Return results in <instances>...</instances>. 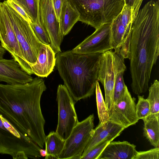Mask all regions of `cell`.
Wrapping results in <instances>:
<instances>
[{"mask_svg": "<svg viewBox=\"0 0 159 159\" xmlns=\"http://www.w3.org/2000/svg\"><path fill=\"white\" fill-rule=\"evenodd\" d=\"M47 89L39 77L25 84L0 83V114L23 137L29 138L41 148L45 144V119L40 100Z\"/></svg>", "mask_w": 159, "mask_h": 159, "instance_id": "obj_1", "label": "cell"}, {"mask_svg": "<svg viewBox=\"0 0 159 159\" xmlns=\"http://www.w3.org/2000/svg\"><path fill=\"white\" fill-rule=\"evenodd\" d=\"M129 51L131 86L139 95L148 89L159 55V0H151L139 10L132 25Z\"/></svg>", "mask_w": 159, "mask_h": 159, "instance_id": "obj_2", "label": "cell"}, {"mask_svg": "<svg viewBox=\"0 0 159 159\" xmlns=\"http://www.w3.org/2000/svg\"><path fill=\"white\" fill-rule=\"evenodd\" d=\"M102 53L80 55L69 50L56 54L55 66L75 102L93 94Z\"/></svg>", "mask_w": 159, "mask_h": 159, "instance_id": "obj_3", "label": "cell"}, {"mask_svg": "<svg viewBox=\"0 0 159 159\" xmlns=\"http://www.w3.org/2000/svg\"><path fill=\"white\" fill-rule=\"evenodd\" d=\"M79 15V21L95 29L111 24L121 12L124 0H68Z\"/></svg>", "mask_w": 159, "mask_h": 159, "instance_id": "obj_4", "label": "cell"}, {"mask_svg": "<svg viewBox=\"0 0 159 159\" xmlns=\"http://www.w3.org/2000/svg\"><path fill=\"white\" fill-rule=\"evenodd\" d=\"M5 9L14 31L24 59L31 75V66L36 62L42 43L39 39L30 23L13 7L3 2Z\"/></svg>", "mask_w": 159, "mask_h": 159, "instance_id": "obj_5", "label": "cell"}, {"mask_svg": "<svg viewBox=\"0 0 159 159\" xmlns=\"http://www.w3.org/2000/svg\"><path fill=\"white\" fill-rule=\"evenodd\" d=\"M124 58L118 52L112 50L102 53L99 63L98 81L104 87L105 103L110 112L114 105V90L117 75L126 68Z\"/></svg>", "mask_w": 159, "mask_h": 159, "instance_id": "obj_6", "label": "cell"}, {"mask_svg": "<svg viewBox=\"0 0 159 159\" xmlns=\"http://www.w3.org/2000/svg\"><path fill=\"white\" fill-rule=\"evenodd\" d=\"M94 119V115L92 114L78 123L65 140L58 159H81L93 133Z\"/></svg>", "mask_w": 159, "mask_h": 159, "instance_id": "obj_7", "label": "cell"}, {"mask_svg": "<svg viewBox=\"0 0 159 159\" xmlns=\"http://www.w3.org/2000/svg\"><path fill=\"white\" fill-rule=\"evenodd\" d=\"M58 122L56 132L65 141L79 122L75 108V102L64 85L57 88Z\"/></svg>", "mask_w": 159, "mask_h": 159, "instance_id": "obj_8", "label": "cell"}, {"mask_svg": "<svg viewBox=\"0 0 159 159\" xmlns=\"http://www.w3.org/2000/svg\"><path fill=\"white\" fill-rule=\"evenodd\" d=\"M40 148L30 139H20L15 136L4 126L0 118V153L8 154L13 159L17 153L24 151L28 158L41 157Z\"/></svg>", "mask_w": 159, "mask_h": 159, "instance_id": "obj_9", "label": "cell"}, {"mask_svg": "<svg viewBox=\"0 0 159 159\" xmlns=\"http://www.w3.org/2000/svg\"><path fill=\"white\" fill-rule=\"evenodd\" d=\"M0 41L1 46L7 51L20 65L21 69L31 75L24 59L20 47L5 11L3 2L0 5Z\"/></svg>", "mask_w": 159, "mask_h": 159, "instance_id": "obj_10", "label": "cell"}, {"mask_svg": "<svg viewBox=\"0 0 159 159\" xmlns=\"http://www.w3.org/2000/svg\"><path fill=\"white\" fill-rule=\"evenodd\" d=\"M111 24L103 25L72 49L78 54L100 53L112 50Z\"/></svg>", "mask_w": 159, "mask_h": 159, "instance_id": "obj_11", "label": "cell"}, {"mask_svg": "<svg viewBox=\"0 0 159 159\" xmlns=\"http://www.w3.org/2000/svg\"><path fill=\"white\" fill-rule=\"evenodd\" d=\"M39 15L49 38L51 47L56 54L61 52L60 46L64 35L60 22L57 21L52 0H39Z\"/></svg>", "mask_w": 159, "mask_h": 159, "instance_id": "obj_12", "label": "cell"}, {"mask_svg": "<svg viewBox=\"0 0 159 159\" xmlns=\"http://www.w3.org/2000/svg\"><path fill=\"white\" fill-rule=\"evenodd\" d=\"M127 87L120 99L114 104L109 112L110 120L123 126L125 129L134 125L139 119L138 117L135 102Z\"/></svg>", "mask_w": 159, "mask_h": 159, "instance_id": "obj_13", "label": "cell"}, {"mask_svg": "<svg viewBox=\"0 0 159 159\" xmlns=\"http://www.w3.org/2000/svg\"><path fill=\"white\" fill-rule=\"evenodd\" d=\"M33 79L21 69L14 58L0 59V82L7 84H25Z\"/></svg>", "mask_w": 159, "mask_h": 159, "instance_id": "obj_14", "label": "cell"}, {"mask_svg": "<svg viewBox=\"0 0 159 159\" xmlns=\"http://www.w3.org/2000/svg\"><path fill=\"white\" fill-rule=\"evenodd\" d=\"M125 129L123 126L110 120L104 124L99 122L94 129L93 135L82 156L102 142L106 140L112 141Z\"/></svg>", "mask_w": 159, "mask_h": 159, "instance_id": "obj_15", "label": "cell"}, {"mask_svg": "<svg viewBox=\"0 0 159 159\" xmlns=\"http://www.w3.org/2000/svg\"><path fill=\"white\" fill-rule=\"evenodd\" d=\"M55 54L50 45L42 43L35 63L31 66L33 74L39 77H46L55 66Z\"/></svg>", "mask_w": 159, "mask_h": 159, "instance_id": "obj_16", "label": "cell"}, {"mask_svg": "<svg viewBox=\"0 0 159 159\" xmlns=\"http://www.w3.org/2000/svg\"><path fill=\"white\" fill-rule=\"evenodd\" d=\"M136 146L127 141L110 142L98 159H133Z\"/></svg>", "mask_w": 159, "mask_h": 159, "instance_id": "obj_17", "label": "cell"}, {"mask_svg": "<svg viewBox=\"0 0 159 159\" xmlns=\"http://www.w3.org/2000/svg\"><path fill=\"white\" fill-rule=\"evenodd\" d=\"M78 12L68 0H64L60 16V24L62 34H67L79 20Z\"/></svg>", "mask_w": 159, "mask_h": 159, "instance_id": "obj_18", "label": "cell"}, {"mask_svg": "<svg viewBox=\"0 0 159 159\" xmlns=\"http://www.w3.org/2000/svg\"><path fill=\"white\" fill-rule=\"evenodd\" d=\"M142 120L144 122V135L152 145L159 147V113L150 114Z\"/></svg>", "mask_w": 159, "mask_h": 159, "instance_id": "obj_19", "label": "cell"}, {"mask_svg": "<svg viewBox=\"0 0 159 159\" xmlns=\"http://www.w3.org/2000/svg\"><path fill=\"white\" fill-rule=\"evenodd\" d=\"M65 140L54 131L50 132L46 136L45 144L47 155H51L58 159V156L62 151Z\"/></svg>", "mask_w": 159, "mask_h": 159, "instance_id": "obj_20", "label": "cell"}, {"mask_svg": "<svg viewBox=\"0 0 159 159\" xmlns=\"http://www.w3.org/2000/svg\"><path fill=\"white\" fill-rule=\"evenodd\" d=\"M25 11L32 23L35 22L39 16V0H13Z\"/></svg>", "mask_w": 159, "mask_h": 159, "instance_id": "obj_21", "label": "cell"}, {"mask_svg": "<svg viewBox=\"0 0 159 159\" xmlns=\"http://www.w3.org/2000/svg\"><path fill=\"white\" fill-rule=\"evenodd\" d=\"M95 92L98 113L99 122L104 124L109 120V112L104 100L98 81L96 82Z\"/></svg>", "mask_w": 159, "mask_h": 159, "instance_id": "obj_22", "label": "cell"}, {"mask_svg": "<svg viewBox=\"0 0 159 159\" xmlns=\"http://www.w3.org/2000/svg\"><path fill=\"white\" fill-rule=\"evenodd\" d=\"M148 90L147 99L150 105V114L159 113V82L157 80H154Z\"/></svg>", "mask_w": 159, "mask_h": 159, "instance_id": "obj_23", "label": "cell"}, {"mask_svg": "<svg viewBox=\"0 0 159 159\" xmlns=\"http://www.w3.org/2000/svg\"><path fill=\"white\" fill-rule=\"evenodd\" d=\"M36 36L42 43L50 45V41L48 34L43 25L41 23L39 17L34 23H30Z\"/></svg>", "mask_w": 159, "mask_h": 159, "instance_id": "obj_24", "label": "cell"}, {"mask_svg": "<svg viewBox=\"0 0 159 159\" xmlns=\"http://www.w3.org/2000/svg\"><path fill=\"white\" fill-rule=\"evenodd\" d=\"M126 69H124L121 70L117 77L114 90V105L120 99L127 88L125 84L123 76Z\"/></svg>", "mask_w": 159, "mask_h": 159, "instance_id": "obj_25", "label": "cell"}, {"mask_svg": "<svg viewBox=\"0 0 159 159\" xmlns=\"http://www.w3.org/2000/svg\"><path fill=\"white\" fill-rule=\"evenodd\" d=\"M144 96L138 95V102L136 104L137 116L139 119H142L150 114V106L147 99L144 98Z\"/></svg>", "mask_w": 159, "mask_h": 159, "instance_id": "obj_26", "label": "cell"}, {"mask_svg": "<svg viewBox=\"0 0 159 159\" xmlns=\"http://www.w3.org/2000/svg\"><path fill=\"white\" fill-rule=\"evenodd\" d=\"M120 15L122 24L128 31L131 33L133 20L131 7L125 4L120 13Z\"/></svg>", "mask_w": 159, "mask_h": 159, "instance_id": "obj_27", "label": "cell"}, {"mask_svg": "<svg viewBox=\"0 0 159 159\" xmlns=\"http://www.w3.org/2000/svg\"><path fill=\"white\" fill-rule=\"evenodd\" d=\"M111 142L104 141L98 144L90 150L85 154L81 156V159H98L103 151Z\"/></svg>", "mask_w": 159, "mask_h": 159, "instance_id": "obj_28", "label": "cell"}, {"mask_svg": "<svg viewBox=\"0 0 159 159\" xmlns=\"http://www.w3.org/2000/svg\"><path fill=\"white\" fill-rule=\"evenodd\" d=\"M133 159H159V148L144 151H137Z\"/></svg>", "mask_w": 159, "mask_h": 159, "instance_id": "obj_29", "label": "cell"}, {"mask_svg": "<svg viewBox=\"0 0 159 159\" xmlns=\"http://www.w3.org/2000/svg\"><path fill=\"white\" fill-rule=\"evenodd\" d=\"M0 118L5 128L15 136L20 139H30L22 136L13 125L1 114H0Z\"/></svg>", "mask_w": 159, "mask_h": 159, "instance_id": "obj_30", "label": "cell"}, {"mask_svg": "<svg viewBox=\"0 0 159 159\" xmlns=\"http://www.w3.org/2000/svg\"><path fill=\"white\" fill-rule=\"evenodd\" d=\"M125 4L130 6L132 9L134 20L137 15L143 0H124Z\"/></svg>", "mask_w": 159, "mask_h": 159, "instance_id": "obj_31", "label": "cell"}, {"mask_svg": "<svg viewBox=\"0 0 159 159\" xmlns=\"http://www.w3.org/2000/svg\"><path fill=\"white\" fill-rule=\"evenodd\" d=\"M64 0H52L57 21L60 22V14Z\"/></svg>", "mask_w": 159, "mask_h": 159, "instance_id": "obj_32", "label": "cell"}, {"mask_svg": "<svg viewBox=\"0 0 159 159\" xmlns=\"http://www.w3.org/2000/svg\"><path fill=\"white\" fill-rule=\"evenodd\" d=\"M6 2L13 7L25 19L31 23V21L24 10L18 5H17L13 0H7Z\"/></svg>", "mask_w": 159, "mask_h": 159, "instance_id": "obj_33", "label": "cell"}, {"mask_svg": "<svg viewBox=\"0 0 159 159\" xmlns=\"http://www.w3.org/2000/svg\"><path fill=\"white\" fill-rule=\"evenodd\" d=\"M25 152L23 151L18 152L13 159H28Z\"/></svg>", "mask_w": 159, "mask_h": 159, "instance_id": "obj_34", "label": "cell"}, {"mask_svg": "<svg viewBox=\"0 0 159 159\" xmlns=\"http://www.w3.org/2000/svg\"><path fill=\"white\" fill-rule=\"evenodd\" d=\"M40 154L41 157H45L47 154L46 149L40 148Z\"/></svg>", "mask_w": 159, "mask_h": 159, "instance_id": "obj_35", "label": "cell"}, {"mask_svg": "<svg viewBox=\"0 0 159 159\" xmlns=\"http://www.w3.org/2000/svg\"><path fill=\"white\" fill-rule=\"evenodd\" d=\"M1 2H0V4H1Z\"/></svg>", "mask_w": 159, "mask_h": 159, "instance_id": "obj_36", "label": "cell"}, {"mask_svg": "<svg viewBox=\"0 0 159 159\" xmlns=\"http://www.w3.org/2000/svg\"></svg>", "mask_w": 159, "mask_h": 159, "instance_id": "obj_37", "label": "cell"}]
</instances>
